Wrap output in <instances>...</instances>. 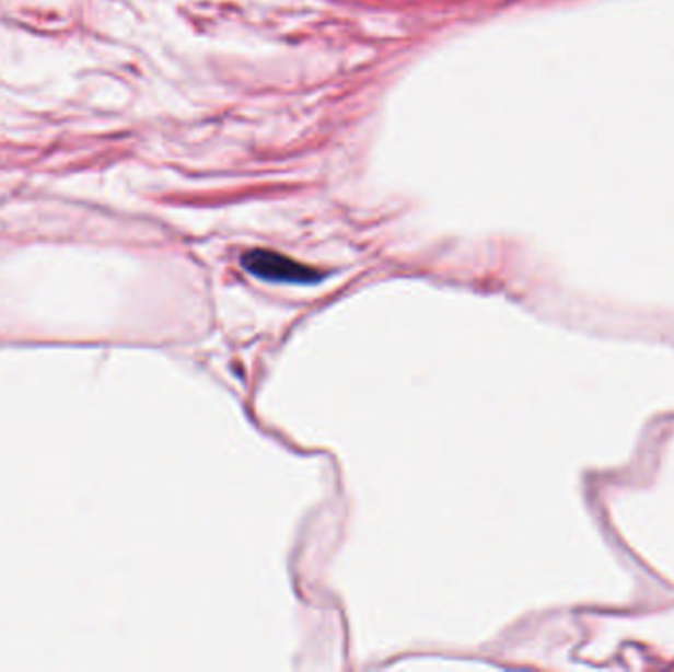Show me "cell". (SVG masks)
<instances>
[{
	"label": "cell",
	"instance_id": "cell-1",
	"mask_svg": "<svg viewBox=\"0 0 674 672\" xmlns=\"http://www.w3.org/2000/svg\"><path fill=\"white\" fill-rule=\"evenodd\" d=\"M243 267L247 268L251 275L272 280V282H290V285H310L319 280V273L314 268L304 267L292 258L284 257L280 253L272 251H248L243 257Z\"/></svg>",
	"mask_w": 674,
	"mask_h": 672
}]
</instances>
